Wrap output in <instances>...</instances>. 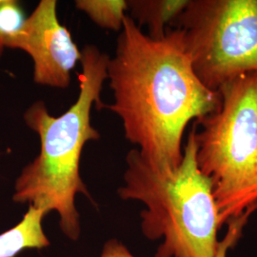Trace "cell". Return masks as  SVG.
Returning a JSON list of instances; mask_svg holds the SVG:
<instances>
[{"label":"cell","mask_w":257,"mask_h":257,"mask_svg":"<svg viewBox=\"0 0 257 257\" xmlns=\"http://www.w3.org/2000/svg\"><path fill=\"white\" fill-rule=\"evenodd\" d=\"M113 103L125 138L152 167L172 170L183 158L188 124L217 110L221 97L193 71L183 32L168 28L158 39L144 34L127 16L109 60Z\"/></svg>","instance_id":"cell-1"},{"label":"cell","mask_w":257,"mask_h":257,"mask_svg":"<svg viewBox=\"0 0 257 257\" xmlns=\"http://www.w3.org/2000/svg\"><path fill=\"white\" fill-rule=\"evenodd\" d=\"M109 60L97 47H84L76 101L59 116L52 115L44 102L37 101L24 115L26 124L39 137L40 152L18 178L14 200L29 203L47 213L56 211L61 230L73 240L80 234L75 196H89L80 176L81 155L87 142L100 138L91 123V112L93 105L98 110L105 107L100 94L108 78Z\"/></svg>","instance_id":"cell-2"},{"label":"cell","mask_w":257,"mask_h":257,"mask_svg":"<svg viewBox=\"0 0 257 257\" xmlns=\"http://www.w3.org/2000/svg\"><path fill=\"white\" fill-rule=\"evenodd\" d=\"M118 194L145 205L141 229L147 238L162 239L155 257H215L222 227L210 180L196 162L195 126L178 167L159 170L137 149L128 152Z\"/></svg>","instance_id":"cell-3"},{"label":"cell","mask_w":257,"mask_h":257,"mask_svg":"<svg viewBox=\"0 0 257 257\" xmlns=\"http://www.w3.org/2000/svg\"><path fill=\"white\" fill-rule=\"evenodd\" d=\"M219 108L197 120L196 162L211 182L222 226L257 208V72L218 90Z\"/></svg>","instance_id":"cell-4"},{"label":"cell","mask_w":257,"mask_h":257,"mask_svg":"<svg viewBox=\"0 0 257 257\" xmlns=\"http://www.w3.org/2000/svg\"><path fill=\"white\" fill-rule=\"evenodd\" d=\"M169 28L183 32L193 71L212 92L257 72V0H189Z\"/></svg>","instance_id":"cell-5"},{"label":"cell","mask_w":257,"mask_h":257,"mask_svg":"<svg viewBox=\"0 0 257 257\" xmlns=\"http://www.w3.org/2000/svg\"><path fill=\"white\" fill-rule=\"evenodd\" d=\"M56 6L55 0H41L8 48L22 50L32 57L35 82L66 89L81 52L69 30L60 24Z\"/></svg>","instance_id":"cell-6"},{"label":"cell","mask_w":257,"mask_h":257,"mask_svg":"<svg viewBox=\"0 0 257 257\" xmlns=\"http://www.w3.org/2000/svg\"><path fill=\"white\" fill-rule=\"evenodd\" d=\"M47 212L33 205L16 227L0 234V257H15L26 248H43L50 245L42 222Z\"/></svg>","instance_id":"cell-7"},{"label":"cell","mask_w":257,"mask_h":257,"mask_svg":"<svg viewBox=\"0 0 257 257\" xmlns=\"http://www.w3.org/2000/svg\"><path fill=\"white\" fill-rule=\"evenodd\" d=\"M189 0H132L127 1L128 16L138 27L146 25L148 36L158 39L165 36L171 22L183 11Z\"/></svg>","instance_id":"cell-8"},{"label":"cell","mask_w":257,"mask_h":257,"mask_svg":"<svg viewBox=\"0 0 257 257\" xmlns=\"http://www.w3.org/2000/svg\"><path fill=\"white\" fill-rule=\"evenodd\" d=\"M75 6L99 27L112 31L122 30L128 11L124 0H77Z\"/></svg>","instance_id":"cell-9"},{"label":"cell","mask_w":257,"mask_h":257,"mask_svg":"<svg viewBox=\"0 0 257 257\" xmlns=\"http://www.w3.org/2000/svg\"><path fill=\"white\" fill-rule=\"evenodd\" d=\"M25 17L19 2L0 0V55L3 48L19 35L25 23Z\"/></svg>","instance_id":"cell-10"},{"label":"cell","mask_w":257,"mask_h":257,"mask_svg":"<svg viewBox=\"0 0 257 257\" xmlns=\"http://www.w3.org/2000/svg\"><path fill=\"white\" fill-rule=\"evenodd\" d=\"M255 210H256V208L249 209L237 218L228 222V224H229L228 232L224 236V238L219 240V244H218V248H217L215 257H227L229 248H232L233 245L236 243V241L238 240L241 233H242V230H243L244 226L246 225V223L248 221V217Z\"/></svg>","instance_id":"cell-11"},{"label":"cell","mask_w":257,"mask_h":257,"mask_svg":"<svg viewBox=\"0 0 257 257\" xmlns=\"http://www.w3.org/2000/svg\"><path fill=\"white\" fill-rule=\"evenodd\" d=\"M100 257H136L134 256L128 248L117 240H109L102 250Z\"/></svg>","instance_id":"cell-12"}]
</instances>
